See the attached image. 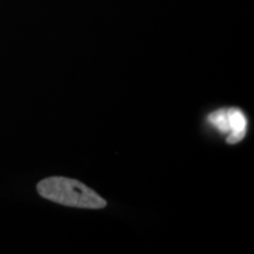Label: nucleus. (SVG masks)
<instances>
[{
	"label": "nucleus",
	"instance_id": "nucleus-1",
	"mask_svg": "<svg viewBox=\"0 0 254 254\" xmlns=\"http://www.w3.org/2000/svg\"><path fill=\"white\" fill-rule=\"evenodd\" d=\"M38 193L47 200L65 206L99 209L107 205L106 200L78 180L64 177H52L41 180Z\"/></svg>",
	"mask_w": 254,
	"mask_h": 254
},
{
	"label": "nucleus",
	"instance_id": "nucleus-2",
	"mask_svg": "<svg viewBox=\"0 0 254 254\" xmlns=\"http://www.w3.org/2000/svg\"><path fill=\"white\" fill-rule=\"evenodd\" d=\"M207 122L218 131L226 133V141L231 145L238 144L245 138L249 126L245 113L237 107L214 111L207 116Z\"/></svg>",
	"mask_w": 254,
	"mask_h": 254
}]
</instances>
